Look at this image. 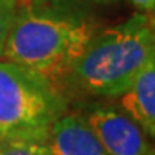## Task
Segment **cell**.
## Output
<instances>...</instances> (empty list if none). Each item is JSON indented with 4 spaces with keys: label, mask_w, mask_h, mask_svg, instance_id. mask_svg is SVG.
<instances>
[{
    "label": "cell",
    "mask_w": 155,
    "mask_h": 155,
    "mask_svg": "<svg viewBox=\"0 0 155 155\" xmlns=\"http://www.w3.org/2000/svg\"><path fill=\"white\" fill-rule=\"evenodd\" d=\"M67 112V101L49 78L35 70L0 60L2 136H46Z\"/></svg>",
    "instance_id": "3"
},
{
    "label": "cell",
    "mask_w": 155,
    "mask_h": 155,
    "mask_svg": "<svg viewBox=\"0 0 155 155\" xmlns=\"http://www.w3.org/2000/svg\"><path fill=\"white\" fill-rule=\"evenodd\" d=\"M130 2L135 6H138L143 13H152L153 11L155 0H130Z\"/></svg>",
    "instance_id": "9"
},
{
    "label": "cell",
    "mask_w": 155,
    "mask_h": 155,
    "mask_svg": "<svg viewBox=\"0 0 155 155\" xmlns=\"http://www.w3.org/2000/svg\"><path fill=\"white\" fill-rule=\"evenodd\" d=\"M52 155H108L81 111L63 112L48 131Z\"/></svg>",
    "instance_id": "5"
},
{
    "label": "cell",
    "mask_w": 155,
    "mask_h": 155,
    "mask_svg": "<svg viewBox=\"0 0 155 155\" xmlns=\"http://www.w3.org/2000/svg\"><path fill=\"white\" fill-rule=\"evenodd\" d=\"M18 0H0V59L3 55L13 19L16 13Z\"/></svg>",
    "instance_id": "8"
},
{
    "label": "cell",
    "mask_w": 155,
    "mask_h": 155,
    "mask_svg": "<svg viewBox=\"0 0 155 155\" xmlns=\"http://www.w3.org/2000/svg\"><path fill=\"white\" fill-rule=\"evenodd\" d=\"M152 59H155L153 21L149 13L139 11L120 24L97 32L68 78L84 92L119 97Z\"/></svg>",
    "instance_id": "2"
},
{
    "label": "cell",
    "mask_w": 155,
    "mask_h": 155,
    "mask_svg": "<svg viewBox=\"0 0 155 155\" xmlns=\"http://www.w3.org/2000/svg\"><path fill=\"white\" fill-rule=\"evenodd\" d=\"M84 2H92V3H114L117 0H84Z\"/></svg>",
    "instance_id": "10"
},
{
    "label": "cell",
    "mask_w": 155,
    "mask_h": 155,
    "mask_svg": "<svg viewBox=\"0 0 155 155\" xmlns=\"http://www.w3.org/2000/svg\"><path fill=\"white\" fill-rule=\"evenodd\" d=\"M98 32L84 0H18L0 60L35 70L52 82L68 78Z\"/></svg>",
    "instance_id": "1"
},
{
    "label": "cell",
    "mask_w": 155,
    "mask_h": 155,
    "mask_svg": "<svg viewBox=\"0 0 155 155\" xmlns=\"http://www.w3.org/2000/svg\"><path fill=\"white\" fill-rule=\"evenodd\" d=\"M0 138H3V136H2V133H0Z\"/></svg>",
    "instance_id": "12"
},
{
    "label": "cell",
    "mask_w": 155,
    "mask_h": 155,
    "mask_svg": "<svg viewBox=\"0 0 155 155\" xmlns=\"http://www.w3.org/2000/svg\"><path fill=\"white\" fill-rule=\"evenodd\" d=\"M146 155H155V150H153V147H150V149H149V152H147Z\"/></svg>",
    "instance_id": "11"
},
{
    "label": "cell",
    "mask_w": 155,
    "mask_h": 155,
    "mask_svg": "<svg viewBox=\"0 0 155 155\" xmlns=\"http://www.w3.org/2000/svg\"><path fill=\"white\" fill-rule=\"evenodd\" d=\"M120 109L135 120L149 138L155 135V59L149 60L135 81L119 95Z\"/></svg>",
    "instance_id": "6"
},
{
    "label": "cell",
    "mask_w": 155,
    "mask_h": 155,
    "mask_svg": "<svg viewBox=\"0 0 155 155\" xmlns=\"http://www.w3.org/2000/svg\"><path fill=\"white\" fill-rule=\"evenodd\" d=\"M81 112L108 155H146L152 147L143 128L122 109L94 103Z\"/></svg>",
    "instance_id": "4"
},
{
    "label": "cell",
    "mask_w": 155,
    "mask_h": 155,
    "mask_svg": "<svg viewBox=\"0 0 155 155\" xmlns=\"http://www.w3.org/2000/svg\"><path fill=\"white\" fill-rule=\"evenodd\" d=\"M0 155H52L46 136H3Z\"/></svg>",
    "instance_id": "7"
}]
</instances>
